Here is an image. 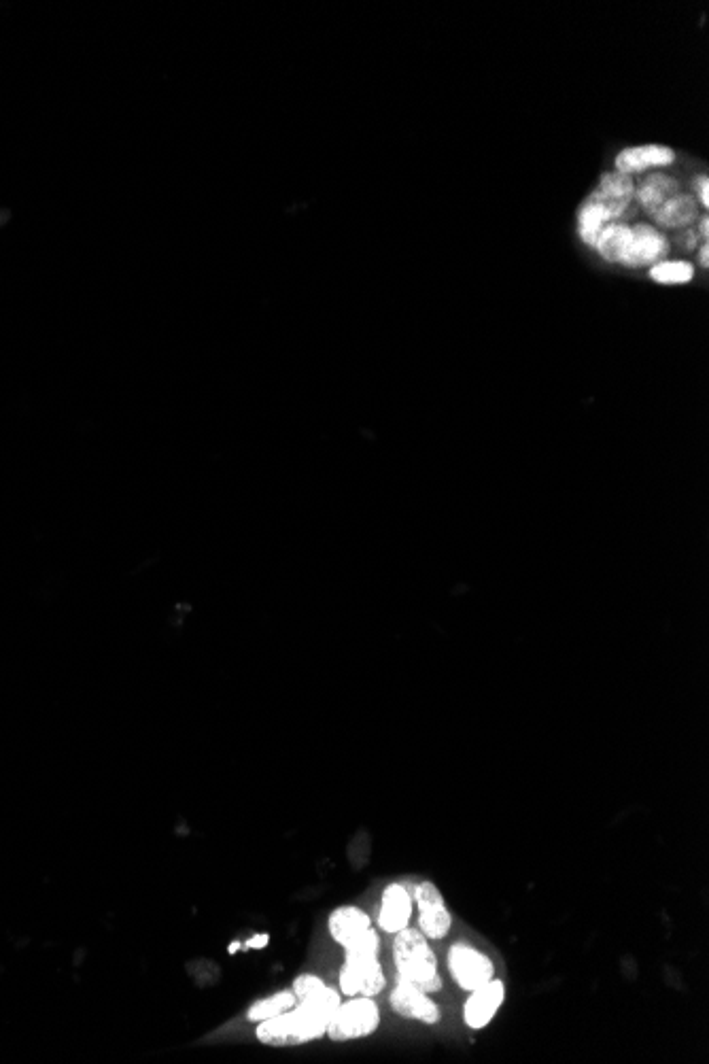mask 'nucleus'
Segmentation results:
<instances>
[{
  "label": "nucleus",
  "instance_id": "nucleus-24",
  "mask_svg": "<svg viewBox=\"0 0 709 1064\" xmlns=\"http://www.w3.org/2000/svg\"><path fill=\"white\" fill-rule=\"evenodd\" d=\"M699 234H701L703 238H707V234H709V221H707V217H703V219L699 221Z\"/></svg>",
  "mask_w": 709,
  "mask_h": 1064
},
{
  "label": "nucleus",
  "instance_id": "nucleus-14",
  "mask_svg": "<svg viewBox=\"0 0 709 1064\" xmlns=\"http://www.w3.org/2000/svg\"><path fill=\"white\" fill-rule=\"evenodd\" d=\"M370 926H372V918L363 912V909L353 907V905L338 907L336 912H332L330 922H327V929H330L332 939L342 948L347 946L349 941H353L357 935H361L363 931H368Z\"/></svg>",
  "mask_w": 709,
  "mask_h": 1064
},
{
  "label": "nucleus",
  "instance_id": "nucleus-7",
  "mask_svg": "<svg viewBox=\"0 0 709 1064\" xmlns=\"http://www.w3.org/2000/svg\"><path fill=\"white\" fill-rule=\"evenodd\" d=\"M414 903L419 909V931L429 941H440L451 933L453 916L448 912L446 901L436 884L423 882L414 890Z\"/></svg>",
  "mask_w": 709,
  "mask_h": 1064
},
{
  "label": "nucleus",
  "instance_id": "nucleus-17",
  "mask_svg": "<svg viewBox=\"0 0 709 1064\" xmlns=\"http://www.w3.org/2000/svg\"><path fill=\"white\" fill-rule=\"evenodd\" d=\"M296 1003H298V1001H296V997H293V992H289V990L276 992V994H272V997H266V999H262V1001L253 1003V1005L249 1007V1011H247V1018H249L251 1022H264V1020H268V1018H274V1016L283 1014V1011L291 1009Z\"/></svg>",
  "mask_w": 709,
  "mask_h": 1064
},
{
  "label": "nucleus",
  "instance_id": "nucleus-10",
  "mask_svg": "<svg viewBox=\"0 0 709 1064\" xmlns=\"http://www.w3.org/2000/svg\"><path fill=\"white\" fill-rule=\"evenodd\" d=\"M412 897L410 892L402 884H391L383 892V901H380L378 912V926L385 933H400L410 924L412 918Z\"/></svg>",
  "mask_w": 709,
  "mask_h": 1064
},
{
  "label": "nucleus",
  "instance_id": "nucleus-18",
  "mask_svg": "<svg viewBox=\"0 0 709 1064\" xmlns=\"http://www.w3.org/2000/svg\"><path fill=\"white\" fill-rule=\"evenodd\" d=\"M693 277L695 268L688 262H661L650 270V279L663 285H682L693 281Z\"/></svg>",
  "mask_w": 709,
  "mask_h": 1064
},
{
  "label": "nucleus",
  "instance_id": "nucleus-11",
  "mask_svg": "<svg viewBox=\"0 0 709 1064\" xmlns=\"http://www.w3.org/2000/svg\"><path fill=\"white\" fill-rule=\"evenodd\" d=\"M633 230V245H631V268L648 266V264H661L667 260L669 253V240L648 223H637L631 226Z\"/></svg>",
  "mask_w": 709,
  "mask_h": 1064
},
{
  "label": "nucleus",
  "instance_id": "nucleus-8",
  "mask_svg": "<svg viewBox=\"0 0 709 1064\" xmlns=\"http://www.w3.org/2000/svg\"><path fill=\"white\" fill-rule=\"evenodd\" d=\"M389 1005L397 1016L406 1020H417L427 1026L440 1022V1009L431 1001L429 994L423 992L419 986L400 980V977H397V984L389 997Z\"/></svg>",
  "mask_w": 709,
  "mask_h": 1064
},
{
  "label": "nucleus",
  "instance_id": "nucleus-23",
  "mask_svg": "<svg viewBox=\"0 0 709 1064\" xmlns=\"http://www.w3.org/2000/svg\"><path fill=\"white\" fill-rule=\"evenodd\" d=\"M699 262H701L703 268L709 266V251H707V245H701V249H699Z\"/></svg>",
  "mask_w": 709,
  "mask_h": 1064
},
{
  "label": "nucleus",
  "instance_id": "nucleus-20",
  "mask_svg": "<svg viewBox=\"0 0 709 1064\" xmlns=\"http://www.w3.org/2000/svg\"><path fill=\"white\" fill-rule=\"evenodd\" d=\"M325 988V982L319 980L317 975H310V973H304L300 977H296V982H293V997H296V1001H304L308 997H313V994H317L319 990Z\"/></svg>",
  "mask_w": 709,
  "mask_h": 1064
},
{
  "label": "nucleus",
  "instance_id": "nucleus-21",
  "mask_svg": "<svg viewBox=\"0 0 709 1064\" xmlns=\"http://www.w3.org/2000/svg\"><path fill=\"white\" fill-rule=\"evenodd\" d=\"M695 190L699 194V200H701L703 207H707V204H709V179L705 175L695 179Z\"/></svg>",
  "mask_w": 709,
  "mask_h": 1064
},
{
  "label": "nucleus",
  "instance_id": "nucleus-3",
  "mask_svg": "<svg viewBox=\"0 0 709 1064\" xmlns=\"http://www.w3.org/2000/svg\"><path fill=\"white\" fill-rule=\"evenodd\" d=\"M393 960L400 980L419 986L423 992L434 994L442 990V977L438 973V958L429 946V939L419 929H402L395 933Z\"/></svg>",
  "mask_w": 709,
  "mask_h": 1064
},
{
  "label": "nucleus",
  "instance_id": "nucleus-12",
  "mask_svg": "<svg viewBox=\"0 0 709 1064\" xmlns=\"http://www.w3.org/2000/svg\"><path fill=\"white\" fill-rule=\"evenodd\" d=\"M673 162V151L661 145H644L625 149L616 158V170L622 175L644 173L648 168L669 166Z\"/></svg>",
  "mask_w": 709,
  "mask_h": 1064
},
{
  "label": "nucleus",
  "instance_id": "nucleus-6",
  "mask_svg": "<svg viewBox=\"0 0 709 1064\" xmlns=\"http://www.w3.org/2000/svg\"><path fill=\"white\" fill-rule=\"evenodd\" d=\"M448 971H451L455 984L468 992L489 984L495 977L493 960L468 943H455L448 950Z\"/></svg>",
  "mask_w": 709,
  "mask_h": 1064
},
{
  "label": "nucleus",
  "instance_id": "nucleus-13",
  "mask_svg": "<svg viewBox=\"0 0 709 1064\" xmlns=\"http://www.w3.org/2000/svg\"><path fill=\"white\" fill-rule=\"evenodd\" d=\"M631 245H633L631 226H627V223H616V221L608 223V226L599 232L595 240V249L605 257V260L612 264H622V266H629Z\"/></svg>",
  "mask_w": 709,
  "mask_h": 1064
},
{
  "label": "nucleus",
  "instance_id": "nucleus-1",
  "mask_svg": "<svg viewBox=\"0 0 709 1064\" xmlns=\"http://www.w3.org/2000/svg\"><path fill=\"white\" fill-rule=\"evenodd\" d=\"M340 990L323 988L313 997L298 1001L283 1014L257 1022L255 1035L259 1043L272 1045V1048H291V1045H304L325 1035L327 1024L334 1018L340 1007Z\"/></svg>",
  "mask_w": 709,
  "mask_h": 1064
},
{
  "label": "nucleus",
  "instance_id": "nucleus-5",
  "mask_svg": "<svg viewBox=\"0 0 709 1064\" xmlns=\"http://www.w3.org/2000/svg\"><path fill=\"white\" fill-rule=\"evenodd\" d=\"M387 980L378 956H347L340 969V994L347 997H378Z\"/></svg>",
  "mask_w": 709,
  "mask_h": 1064
},
{
  "label": "nucleus",
  "instance_id": "nucleus-15",
  "mask_svg": "<svg viewBox=\"0 0 709 1064\" xmlns=\"http://www.w3.org/2000/svg\"><path fill=\"white\" fill-rule=\"evenodd\" d=\"M678 194H680L678 181L667 177V175L644 177V181L639 183V187L635 190V196H637L639 204H642V207L650 215L656 209H661L667 200H671L673 196H678Z\"/></svg>",
  "mask_w": 709,
  "mask_h": 1064
},
{
  "label": "nucleus",
  "instance_id": "nucleus-16",
  "mask_svg": "<svg viewBox=\"0 0 709 1064\" xmlns=\"http://www.w3.org/2000/svg\"><path fill=\"white\" fill-rule=\"evenodd\" d=\"M652 217L663 228H686L697 219V202L680 192L667 200L661 209H656Z\"/></svg>",
  "mask_w": 709,
  "mask_h": 1064
},
{
  "label": "nucleus",
  "instance_id": "nucleus-22",
  "mask_svg": "<svg viewBox=\"0 0 709 1064\" xmlns=\"http://www.w3.org/2000/svg\"><path fill=\"white\" fill-rule=\"evenodd\" d=\"M266 943H268V935H259L249 941V948H264Z\"/></svg>",
  "mask_w": 709,
  "mask_h": 1064
},
{
  "label": "nucleus",
  "instance_id": "nucleus-19",
  "mask_svg": "<svg viewBox=\"0 0 709 1064\" xmlns=\"http://www.w3.org/2000/svg\"><path fill=\"white\" fill-rule=\"evenodd\" d=\"M378 950H380V937L372 926L344 946V954L347 956H378Z\"/></svg>",
  "mask_w": 709,
  "mask_h": 1064
},
{
  "label": "nucleus",
  "instance_id": "nucleus-4",
  "mask_svg": "<svg viewBox=\"0 0 709 1064\" xmlns=\"http://www.w3.org/2000/svg\"><path fill=\"white\" fill-rule=\"evenodd\" d=\"M380 1024V1009L372 997H351L340 1003L334 1018L327 1024L325 1035L332 1041H353L372 1035Z\"/></svg>",
  "mask_w": 709,
  "mask_h": 1064
},
{
  "label": "nucleus",
  "instance_id": "nucleus-2",
  "mask_svg": "<svg viewBox=\"0 0 709 1064\" xmlns=\"http://www.w3.org/2000/svg\"><path fill=\"white\" fill-rule=\"evenodd\" d=\"M635 198V183L631 175L610 173L603 175L591 198L586 200L578 213V232L586 245L595 247L599 232L625 215Z\"/></svg>",
  "mask_w": 709,
  "mask_h": 1064
},
{
  "label": "nucleus",
  "instance_id": "nucleus-9",
  "mask_svg": "<svg viewBox=\"0 0 709 1064\" xmlns=\"http://www.w3.org/2000/svg\"><path fill=\"white\" fill-rule=\"evenodd\" d=\"M504 999H506V986L504 982L495 980L493 977L489 984L476 988L470 994V999L465 1001V1007H463L465 1024H468L472 1031H482V1028H487L497 1016L501 1005H504Z\"/></svg>",
  "mask_w": 709,
  "mask_h": 1064
}]
</instances>
